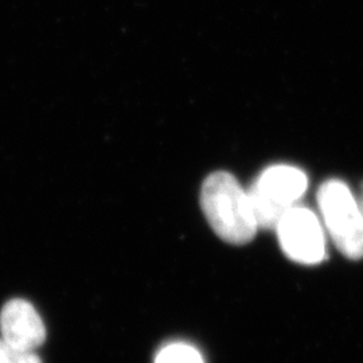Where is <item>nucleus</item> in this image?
<instances>
[{"label":"nucleus","mask_w":363,"mask_h":363,"mask_svg":"<svg viewBox=\"0 0 363 363\" xmlns=\"http://www.w3.org/2000/svg\"><path fill=\"white\" fill-rule=\"evenodd\" d=\"M201 205L213 230L229 244H247L259 229L247 190L226 171L213 172L205 179Z\"/></svg>","instance_id":"1"},{"label":"nucleus","mask_w":363,"mask_h":363,"mask_svg":"<svg viewBox=\"0 0 363 363\" xmlns=\"http://www.w3.org/2000/svg\"><path fill=\"white\" fill-rule=\"evenodd\" d=\"M322 220L335 247L347 259H363V211L349 186L339 179L325 182L318 191Z\"/></svg>","instance_id":"3"},{"label":"nucleus","mask_w":363,"mask_h":363,"mask_svg":"<svg viewBox=\"0 0 363 363\" xmlns=\"http://www.w3.org/2000/svg\"><path fill=\"white\" fill-rule=\"evenodd\" d=\"M0 335L13 346L35 351L46 339V328L31 303L13 298L0 312Z\"/></svg>","instance_id":"5"},{"label":"nucleus","mask_w":363,"mask_h":363,"mask_svg":"<svg viewBox=\"0 0 363 363\" xmlns=\"http://www.w3.org/2000/svg\"><path fill=\"white\" fill-rule=\"evenodd\" d=\"M0 363H42V361L35 351L16 347L0 337Z\"/></svg>","instance_id":"7"},{"label":"nucleus","mask_w":363,"mask_h":363,"mask_svg":"<svg viewBox=\"0 0 363 363\" xmlns=\"http://www.w3.org/2000/svg\"><path fill=\"white\" fill-rule=\"evenodd\" d=\"M359 205H361V208H362V211H363V196H362V201H361V203H359Z\"/></svg>","instance_id":"8"},{"label":"nucleus","mask_w":363,"mask_h":363,"mask_svg":"<svg viewBox=\"0 0 363 363\" xmlns=\"http://www.w3.org/2000/svg\"><path fill=\"white\" fill-rule=\"evenodd\" d=\"M307 189L308 177L303 169L286 164L264 169L247 190L259 228L276 229L286 211L298 205Z\"/></svg>","instance_id":"2"},{"label":"nucleus","mask_w":363,"mask_h":363,"mask_svg":"<svg viewBox=\"0 0 363 363\" xmlns=\"http://www.w3.org/2000/svg\"><path fill=\"white\" fill-rule=\"evenodd\" d=\"M155 363H205L202 354L184 342H174L156 354Z\"/></svg>","instance_id":"6"},{"label":"nucleus","mask_w":363,"mask_h":363,"mask_svg":"<svg viewBox=\"0 0 363 363\" xmlns=\"http://www.w3.org/2000/svg\"><path fill=\"white\" fill-rule=\"evenodd\" d=\"M277 237L288 259L316 265L325 259V225L311 208L296 205L276 226Z\"/></svg>","instance_id":"4"}]
</instances>
